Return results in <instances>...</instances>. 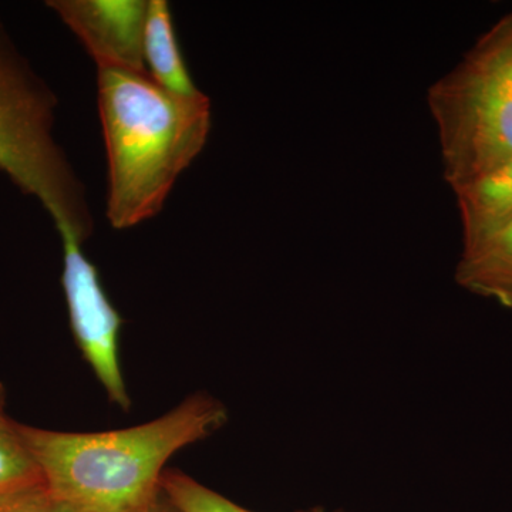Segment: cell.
Returning <instances> with one entry per match:
<instances>
[{"mask_svg":"<svg viewBox=\"0 0 512 512\" xmlns=\"http://www.w3.org/2000/svg\"><path fill=\"white\" fill-rule=\"evenodd\" d=\"M63 244L62 286L77 348L103 386L110 403L131 407L120 363L123 318L101 284L99 269L83 252V242L60 237Z\"/></svg>","mask_w":512,"mask_h":512,"instance_id":"cell-5","label":"cell"},{"mask_svg":"<svg viewBox=\"0 0 512 512\" xmlns=\"http://www.w3.org/2000/svg\"><path fill=\"white\" fill-rule=\"evenodd\" d=\"M57 99L0 23V171L50 215L60 237L93 232L83 185L53 136Z\"/></svg>","mask_w":512,"mask_h":512,"instance_id":"cell-3","label":"cell"},{"mask_svg":"<svg viewBox=\"0 0 512 512\" xmlns=\"http://www.w3.org/2000/svg\"><path fill=\"white\" fill-rule=\"evenodd\" d=\"M454 279L466 291L512 311V220L476 247L463 249Z\"/></svg>","mask_w":512,"mask_h":512,"instance_id":"cell-7","label":"cell"},{"mask_svg":"<svg viewBox=\"0 0 512 512\" xmlns=\"http://www.w3.org/2000/svg\"><path fill=\"white\" fill-rule=\"evenodd\" d=\"M99 114L107 220L116 229L137 227L163 210L175 181L204 150L211 101L167 92L148 73L100 69Z\"/></svg>","mask_w":512,"mask_h":512,"instance_id":"cell-2","label":"cell"},{"mask_svg":"<svg viewBox=\"0 0 512 512\" xmlns=\"http://www.w3.org/2000/svg\"><path fill=\"white\" fill-rule=\"evenodd\" d=\"M466 59L512 90V12L477 40Z\"/></svg>","mask_w":512,"mask_h":512,"instance_id":"cell-12","label":"cell"},{"mask_svg":"<svg viewBox=\"0 0 512 512\" xmlns=\"http://www.w3.org/2000/svg\"><path fill=\"white\" fill-rule=\"evenodd\" d=\"M100 69L147 73L144 28L148 0H49Z\"/></svg>","mask_w":512,"mask_h":512,"instance_id":"cell-6","label":"cell"},{"mask_svg":"<svg viewBox=\"0 0 512 512\" xmlns=\"http://www.w3.org/2000/svg\"><path fill=\"white\" fill-rule=\"evenodd\" d=\"M161 490L180 512H254L232 503L227 497L211 490L180 470H165L161 477ZM326 512L316 507L309 511ZM345 512V511H339Z\"/></svg>","mask_w":512,"mask_h":512,"instance_id":"cell-11","label":"cell"},{"mask_svg":"<svg viewBox=\"0 0 512 512\" xmlns=\"http://www.w3.org/2000/svg\"><path fill=\"white\" fill-rule=\"evenodd\" d=\"M443 178L456 191L512 160V90L464 57L427 90Z\"/></svg>","mask_w":512,"mask_h":512,"instance_id":"cell-4","label":"cell"},{"mask_svg":"<svg viewBox=\"0 0 512 512\" xmlns=\"http://www.w3.org/2000/svg\"><path fill=\"white\" fill-rule=\"evenodd\" d=\"M228 410L207 393L128 429L72 433L19 423L49 490L73 512H136L161 493L165 464L224 427Z\"/></svg>","mask_w":512,"mask_h":512,"instance_id":"cell-1","label":"cell"},{"mask_svg":"<svg viewBox=\"0 0 512 512\" xmlns=\"http://www.w3.org/2000/svg\"><path fill=\"white\" fill-rule=\"evenodd\" d=\"M0 512H73L49 490L45 480L0 491Z\"/></svg>","mask_w":512,"mask_h":512,"instance_id":"cell-13","label":"cell"},{"mask_svg":"<svg viewBox=\"0 0 512 512\" xmlns=\"http://www.w3.org/2000/svg\"><path fill=\"white\" fill-rule=\"evenodd\" d=\"M43 480L20 436L18 421L6 413V389L0 383V491Z\"/></svg>","mask_w":512,"mask_h":512,"instance_id":"cell-10","label":"cell"},{"mask_svg":"<svg viewBox=\"0 0 512 512\" xmlns=\"http://www.w3.org/2000/svg\"><path fill=\"white\" fill-rule=\"evenodd\" d=\"M136 512H180L177 508L174 507L173 503L165 497L163 490L161 493L151 501L150 504H147L146 507L140 508V510Z\"/></svg>","mask_w":512,"mask_h":512,"instance_id":"cell-14","label":"cell"},{"mask_svg":"<svg viewBox=\"0 0 512 512\" xmlns=\"http://www.w3.org/2000/svg\"><path fill=\"white\" fill-rule=\"evenodd\" d=\"M453 192L463 229V249L476 247L512 220V160L483 180Z\"/></svg>","mask_w":512,"mask_h":512,"instance_id":"cell-9","label":"cell"},{"mask_svg":"<svg viewBox=\"0 0 512 512\" xmlns=\"http://www.w3.org/2000/svg\"><path fill=\"white\" fill-rule=\"evenodd\" d=\"M143 53L148 76L158 86L181 97L204 94L192 80L175 36L173 13L165 0H148Z\"/></svg>","mask_w":512,"mask_h":512,"instance_id":"cell-8","label":"cell"}]
</instances>
